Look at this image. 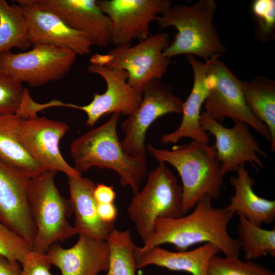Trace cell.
Wrapping results in <instances>:
<instances>
[{"mask_svg": "<svg viewBox=\"0 0 275 275\" xmlns=\"http://www.w3.org/2000/svg\"><path fill=\"white\" fill-rule=\"evenodd\" d=\"M212 200L210 196H205L187 215L156 219L150 236L142 247H137L135 257L166 243L173 245L177 251L181 252L204 242L213 244L225 256L239 257V241L232 237L227 230L234 213L226 207H213Z\"/></svg>", "mask_w": 275, "mask_h": 275, "instance_id": "1", "label": "cell"}, {"mask_svg": "<svg viewBox=\"0 0 275 275\" xmlns=\"http://www.w3.org/2000/svg\"><path fill=\"white\" fill-rule=\"evenodd\" d=\"M146 149L158 162L171 164L178 172L182 183L183 215L193 209L205 196L218 199L224 175L214 145L202 141L173 146L171 150L158 149L148 144Z\"/></svg>", "mask_w": 275, "mask_h": 275, "instance_id": "2", "label": "cell"}, {"mask_svg": "<svg viewBox=\"0 0 275 275\" xmlns=\"http://www.w3.org/2000/svg\"><path fill=\"white\" fill-rule=\"evenodd\" d=\"M120 115L113 113L105 123L74 140L70 153L79 173L94 167L112 169L120 176L121 185L130 186L135 195L147 176L148 166L146 158L132 156L122 149L117 132Z\"/></svg>", "mask_w": 275, "mask_h": 275, "instance_id": "3", "label": "cell"}, {"mask_svg": "<svg viewBox=\"0 0 275 275\" xmlns=\"http://www.w3.org/2000/svg\"><path fill=\"white\" fill-rule=\"evenodd\" d=\"M217 7L214 0H200L192 5H172L158 16L155 21L159 29L172 26L177 31L164 55H192L205 61L222 56L227 48L213 24Z\"/></svg>", "mask_w": 275, "mask_h": 275, "instance_id": "4", "label": "cell"}, {"mask_svg": "<svg viewBox=\"0 0 275 275\" xmlns=\"http://www.w3.org/2000/svg\"><path fill=\"white\" fill-rule=\"evenodd\" d=\"M56 174L44 171L31 178L30 205L36 227L32 250L37 252L46 253L52 244L78 234L67 221L72 213L71 206L54 184Z\"/></svg>", "mask_w": 275, "mask_h": 275, "instance_id": "5", "label": "cell"}, {"mask_svg": "<svg viewBox=\"0 0 275 275\" xmlns=\"http://www.w3.org/2000/svg\"><path fill=\"white\" fill-rule=\"evenodd\" d=\"M182 187L166 163L159 161L146 184L133 195L127 213L143 243L150 236L158 218L183 216Z\"/></svg>", "mask_w": 275, "mask_h": 275, "instance_id": "6", "label": "cell"}, {"mask_svg": "<svg viewBox=\"0 0 275 275\" xmlns=\"http://www.w3.org/2000/svg\"><path fill=\"white\" fill-rule=\"evenodd\" d=\"M170 43L168 33H157L133 46L118 45L105 54L96 53L91 57L90 63L126 71L127 84L143 94L149 81L160 79L167 72L171 59L163 51Z\"/></svg>", "mask_w": 275, "mask_h": 275, "instance_id": "7", "label": "cell"}, {"mask_svg": "<svg viewBox=\"0 0 275 275\" xmlns=\"http://www.w3.org/2000/svg\"><path fill=\"white\" fill-rule=\"evenodd\" d=\"M217 56L209 60L207 78L209 91L204 111L219 122L227 117L234 122H243L270 143L269 129L254 115L245 102L241 80Z\"/></svg>", "mask_w": 275, "mask_h": 275, "instance_id": "8", "label": "cell"}, {"mask_svg": "<svg viewBox=\"0 0 275 275\" xmlns=\"http://www.w3.org/2000/svg\"><path fill=\"white\" fill-rule=\"evenodd\" d=\"M18 53L0 54V72L31 87L60 80L69 71L77 54L60 46L40 43Z\"/></svg>", "mask_w": 275, "mask_h": 275, "instance_id": "9", "label": "cell"}, {"mask_svg": "<svg viewBox=\"0 0 275 275\" xmlns=\"http://www.w3.org/2000/svg\"><path fill=\"white\" fill-rule=\"evenodd\" d=\"M183 104L173 94L170 84L160 79L149 81L144 88L141 104L122 123L123 150L132 156L146 158V135L150 126L166 114H182Z\"/></svg>", "mask_w": 275, "mask_h": 275, "instance_id": "10", "label": "cell"}, {"mask_svg": "<svg viewBox=\"0 0 275 275\" xmlns=\"http://www.w3.org/2000/svg\"><path fill=\"white\" fill-rule=\"evenodd\" d=\"M199 122L202 130L208 131L215 139L214 145L224 176L236 172L246 162L257 170L263 168L260 157L266 158L267 154L260 148L249 125L236 121L233 127L227 128L205 111L201 113Z\"/></svg>", "mask_w": 275, "mask_h": 275, "instance_id": "11", "label": "cell"}, {"mask_svg": "<svg viewBox=\"0 0 275 275\" xmlns=\"http://www.w3.org/2000/svg\"><path fill=\"white\" fill-rule=\"evenodd\" d=\"M68 129V125L63 122L36 115L22 118L18 134L24 149L44 171L80 177L81 173L66 162L60 150V142Z\"/></svg>", "mask_w": 275, "mask_h": 275, "instance_id": "12", "label": "cell"}, {"mask_svg": "<svg viewBox=\"0 0 275 275\" xmlns=\"http://www.w3.org/2000/svg\"><path fill=\"white\" fill-rule=\"evenodd\" d=\"M97 3L110 20L114 46L147 38L151 22L172 5L171 0H99Z\"/></svg>", "mask_w": 275, "mask_h": 275, "instance_id": "13", "label": "cell"}, {"mask_svg": "<svg viewBox=\"0 0 275 275\" xmlns=\"http://www.w3.org/2000/svg\"><path fill=\"white\" fill-rule=\"evenodd\" d=\"M31 178L0 161V221L32 246L36 233L30 205Z\"/></svg>", "mask_w": 275, "mask_h": 275, "instance_id": "14", "label": "cell"}, {"mask_svg": "<svg viewBox=\"0 0 275 275\" xmlns=\"http://www.w3.org/2000/svg\"><path fill=\"white\" fill-rule=\"evenodd\" d=\"M88 71L103 77L106 84V91L103 94L95 93L92 101L87 105L66 103L65 105L85 112L87 115L86 125L92 126L103 116L111 113H119L128 116L139 107L143 94L127 84L128 74L126 71L92 63L88 66Z\"/></svg>", "mask_w": 275, "mask_h": 275, "instance_id": "15", "label": "cell"}, {"mask_svg": "<svg viewBox=\"0 0 275 275\" xmlns=\"http://www.w3.org/2000/svg\"><path fill=\"white\" fill-rule=\"evenodd\" d=\"M27 26L32 46L54 44L69 49L77 55L91 52V44L81 33L68 25L59 16L38 0H17Z\"/></svg>", "mask_w": 275, "mask_h": 275, "instance_id": "16", "label": "cell"}, {"mask_svg": "<svg viewBox=\"0 0 275 275\" xmlns=\"http://www.w3.org/2000/svg\"><path fill=\"white\" fill-rule=\"evenodd\" d=\"M72 29L82 34L91 45L111 44V24L96 0H38Z\"/></svg>", "mask_w": 275, "mask_h": 275, "instance_id": "17", "label": "cell"}, {"mask_svg": "<svg viewBox=\"0 0 275 275\" xmlns=\"http://www.w3.org/2000/svg\"><path fill=\"white\" fill-rule=\"evenodd\" d=\"M46 254L51 264L61 275H97L107 271L109 250L106 240L85 234H79L76 243L68 249L56 243Z\"/></svg>", "mask_w": 275, "mask_h": 275, "instance_id": "18", "label": "cell"}, {"mask_svg": "<svg viewBox=\"0 0 275 275\" xmlns=\"http://www.w3.org/2000/svg\"><path fill=\"white\" fill-rule=\"evenodd\" d=\"M186 60L194 74L192 89L183 102L182 118L179 126L175 131L163 134L159 139V142L164 145L176 143L185 138L209 142V136L202 130L199 122L201 107L209 91L207 78L209 60L204 63L194 56L187 55Z\"/></svg>", "mask_w": 275, "mask_h": 275, "instance_id": "19", "label": "cell"}, {"mask_svg": "<svg viewBox=\"0 0 275 275\" xmlns=\"http://www.w3.org/2000/svg\"><path fill=\"white\" fill-rule=\"evenodd\" d=\"M68 177L69 201L75 216L74 226L78 234H85L107 239L115 229V223L103 222L97 212V202L94 191L95 182L89 178Z\"/></svg>", "mask_w": 275, "mask_h": 275, "instance_id": "20", "label": "cell"}, {"mask_svg": "<svg viewBox=\"0 0 275 275\" xmlns=\"http://www.w3.org/2000/svg\"><path fill=\"white\" fill-rule=\"evenodd\" d=\"M220 252L219 249L211 243H205L192 250L181 252L170 251L157 246L135 257L136 268L141 269L154 265L191 275H208L211 259Z\"/></svg>", "mask_w": 275, "mask_h": 275, "instance_id": "21", "label": "cell"}, {"mask_svg": "<svg viewBox=\"0 0 275 275\" xmlns=\"http://www.w3.org/2000/svg\"><path fill=\"white\" fill-rule=\"evenodd\" d=\"M236 172V176L229 179L235 193L226 207L227 209L233 213H241L258 226L272 224L275 220V201L260 197L254 192L255 180L244 165L240 166Z\"/></svg>", "mask_w": 275, "mask_h": 275, "instance_id": "22", "label": "cell"}, {"mask_svg": "<svg viewBox=\"0 0 275 275\" xmlns=\"http://www.w3.org/2000/svg\"><path fill=\"white\" fill-rule=\"evenodd\" d=\"M21 119L16 114L0 115V161L32 178L44 170L19 140L18 131Z\"/></svg>", "mask_w": 275, "mask_h": 275, "instance_id": "23", "label": "cell"}, {"mask_svg": "<svg viewBox=\"0 0 275 275\" xmlns=\"http://www.w3.org/2000/svg\"><path fill=\"white\" fill-rule=\"evenodd\" d=\"M245 102L254 115L265 124L271 135L270 148L275 150V81L259 75L241 80Z\"/></svg>", "mask_w": 275, "mask_h": 275, "instance_id": "24", "label": "cell"}, {"mask_svg": "<svg viewBox=\"0 0 275 275\" xmlns=\"http://www.w3.org/2000/svg\"><path fill=\"white\" fill-rule=\"evenodd\" d=\"M32 46L19 6L0 0V54L13 48L25 51Z\"/></svg>", "mask_w": 275, "mask_h": 275, "instance_id": "25", "label": "cell"}, {"mask_svg": "<svg viewBox=\"0 0 275 275\" xmlns=\"http://www.w3.org/2000/svg\"><path fill=\"white\" fill-rule=\"evenodd\" d=\"M237 227L240 248L246 260H253L269 254L275 256V228L263 229L249 222L242 214L237 213Z\"/></svg>", "mask_w": 275, "mask_h": 275, "instance_id": "26", "label": "cell"}, {"mask_svg": "<svg viewBox=\"0 0 275 275\" xmlns=\"http://www.w3.org/2000/svg\"><path fill=\"white\" fill-rule=\"evenodd\" d=\"M106 241L109 250L106 275H135L137 246L132 240L130 231L115 229Z\"/></svg>", "mask_w": 275, "mask_h": 275, "instance_id": "27", "label": "cell"}, {"mask_svg": "<svg viewBox=\"0 0 275 275\" xmlns=\"http://www.w3.org/2000/svg\"><path fill=\"white\" fill-rule=\"evenodd\" d=\"M208 275H275V273L261 265L247 260L242 261L239 257L217 255L209 263Z\"/></svg>", "mask_w": 275, "mask_h": 275, "instance_id": "28", "label": "cell"}, {"mask_svg": "<svg viewBox=\"0 0 275 275\" xmlns=\"http://www.w3.org/2000/svg\"><path fill=\"white\" fill-rule=\"evenodd\" d=\"M251 9L256 24V39L262 42L273 39L275 35V1H254Z\"/></svg>", "mask_w": 275, "mask_h": 275, "instance_id": "29", "label": "cell"}, {"mask_svg": "<svg viewBox=\"0 0 275 275\" xmlns=\"http://www.w3.org/2000/svg\"><path fill=\"white\" fill-rule=\"evenodd\" d=\"M24 90L21 82L0 72V115L16 114Z\"/></svg>", "mask_w": 275, "mask_h": 275, "instance_id": "30", "label": "cell"}, {"mask_svg": "<svg viewBox=\"0 0 275 275\" xmlns=\"http://www.w3.org/2000/svg\"><path fill=\"white\" fill-rule=\"evenodd\" d=\"M32 246L21 236L0 221V256L21 263Z\"/></svg>", "mask_w": 275, "mask_h": 275, "instance_id": "31", "label": "cell"}, {"mask_svg": "<svg viewBox=\"0 0 275 275\" xmlns=\"http://www.w3.org/2000/svg\"><path fill=\"white\" fill-rule=\"evenodd\" d=\"M19 275H52L50 263L46 253L32 250L24 257Z\"/></svg>", "mask_w": 275, "mask_h": 275, "instance_id": "32", "label": "cell"}, {"mask_svg": "<svg viewBox=\"0 0 275 275\" xmlns=\"http://www.w3.org/2000/svg\"><path fill=\"white\" fill-rule=\"evenodd\" d=\"M94 196L97 203H114L116 194L113 186L98 183L96 185Z\"/></svg>", "mask_w": 275, "mask_h": 275, "instance_id": "33", "label": "cell"}, {"mask_svg": "<svg viewBox=\"0 0 275 275\" xmlns=\"http://www.w3.org/2000/svg\"><path fill=\"white\" fill-rule=\"evenodd\" d=\"M97 212L102 221L107 223H115L118 214L114 203H97Z\"/></svg>", "mask_w": 275, "mask_h": 275, "instance_id": "34", "label": "cell"}, {"mask_svg": "<svg viewBox=\"0 0 275 275\" xmlns=\"http://www.w3.org/2000/svg\"><path fill=\"white\" fill-rule=\"evenodd\" d=\"M21 270L19 262L10 261L0 256V275H19Z\"/></svg>", "mask_w": 275, "mask_h": 275, "instance_id": "35", "label": "cell"}]
</instances>
